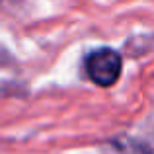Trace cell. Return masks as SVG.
Masks as SVG:
<instances>
[{"instance_id": "obj_1", "label": "cell", "mask_w": 154, "mask_h": 154, "mask_svg": "<svg viewBox=\"0 0 154 154\" xmlns=\"http://www.w3.org/2000/svg\"><path fill=\"white\" fill-rule=\"evenodd\" d=\"M86 74L96 86L109 88L119 80L121 70H123V59L117 51L102 47V49L92 51L86 57Z\"/></svg>"}, {"instance_id": "obj_2", "label": "cell", "mask_w": 154, "mask_h": 154, "mask_svg": "<svg viewBox=\"0 0 154 154\" xmlns=\"http://www.w3.org/2000/svg\"><path fill=\"white\" fill-rule=\"evenodd\" d=\"M102 154H154V148L148 143L135 137H115L100 146Z\"/></svg>"}, {"instance_id": "obj_3", "label": "cell", "mask_w": 154, "mask_h": 154, "mask_svg": "<svg viewBox=\"0 0 154 154\" xmlns=\"http://www.w3.org/2000/svg\"><path fill=\"white\" fill-rule=\"evenodd\" d=\"M0 55H2V57H8V55H6V53H4V51H2V47H0ZM0 60H2V59H0Z\"/></svg>"}]
</instances>
